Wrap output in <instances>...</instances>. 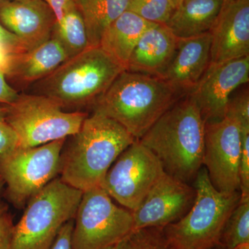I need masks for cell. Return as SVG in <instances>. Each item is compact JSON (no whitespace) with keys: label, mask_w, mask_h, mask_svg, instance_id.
<instances>
[{"label":"cell","mask_w":249,"mask_h":249,"mask_svg":"<svg viewBox=\"0 0 249 249\" xmlns=\"http://www.w3.org/2000/svg\"><path fill=\"white\" fill-rule=\"evenodd\" d=\"M70 137L62 149L59 178L83 192L101 186L111 165L136 140L121 124L97 111L88 114Z\"/></svg>","instance_id":"1"},{"label":"cell","mask_w":249,"mask_h":249,"mask_svg":"<svg viewBox=\"0 0 249 249\" xmlns=\"http://www.w3.org/2000/svg\"><path fill=\"white\" fill-rule=\"evenodd\" d=\"M205 121L191 95L165 111L139 139L160 160L165 173L188 183L203 165Z\"/></svg>","instance_id":"2"},{"label":"cell","mask_w":249,"mask_h":249,"mask_svg":"<svg viewBox=\"0 0 249 249\" xmlns=\"http://www.w3.org/2000/svg\"><path fill=\"white\" fill-rule=\"evenodd\" d=\"M159 76L123 71L92 106L140 139L156 121L183 96Z\"/></svg>","instance_id":"3"},{"label":"cell","mask_w":249,"mask_h":249,"mask_svg":"<svg viewBox=\"0 0 249 249\" xmlns=\"http://www.w3.org/2000/svg\"><path fill=\"white\" fill-rule=\"evenodd\" d=\"M124 71L99 46L89 47L34 83V93L53 100L62 109L92 107Z\"/></svg>","instance_id":"4"},{"label":"cell","mask_w":249,"mask_h":249,"mask_svg":"<svg viewBox=\"0 0 249 249\" xmlns=\"http://www.w3.org/2000/svg\"><path fill=\"white\" fill-rule=\"evenodd\" d=\"M194 188L196 199L190 211L178 222L163 228L176 249H211L220 245L226 223L240 200V191L216 189L204 167L194 179Z\"/></svg>","instance_id":"5"},{"label":"cell","mask_w":249,"mask_h":249,"mask_svg":"<svg viewBox=\"0 0 249 249\" xmlns=\"http://www.w3.org/2000/svg\"><path fill=\"white\" fill-rule=\"evenodd\" d=\"M83 192L57 177L28 201L13 232L12 249H49L62 227L74 219Z\"/></svg>","instance_id":"6"},{"label":"cell","mask_w":249,"mask_h":249,"mask_svg":"<svg viewBox=\"0 0 249 249\" xmlns=\"http://www.w3.org/2000/svg\"><path fill=\"white\" fill-rule=\"evenodd\" d=\"M88 116L85 111H65L47 96L23 93L6 106L5 121L17 134L19 147L29 148L71 137Z\"/></svg>","instance_id":"7"},{"label":"cell","mask_w":249,"mask_h":249,"mask_svg":"<svg viewBox=\"0 0 249 249\" xmlns=\"http://www.w3.org/2000/svg\"><path fill=\"white\" fill-rule=\"evenodd\" d=\"M132 211L116 206L101 186L83 192L73 219L72 249H103L133 231Z\"/></svg>","instance_id":"8"},{"label":"cell","mask_w":249,"mask_h":249,"mask_svg":"<svg viewBox=\"0 0 249 249\" xmlns=\"http://www.w3.org/2000/svg\"><path fill=\"white\" fill-rule=\"evenodd\" d=\"M67 139L39 146L18 147L0 159V178L11 200L25 204L60 173L62 149Z\"/></svg>","instance_id":"9"},{"label":"cell","mask_w":249,"mask_h":249,"mask_svg":"<svg viewBox=\"0 0 249 249\" xmlns=\"http://www.w3.org/2000/svg\"><path fill=\"white\" fill-rule=\"evenodd\" d=\"M165 173L155 154L136 139L111 165L101 187L111 199L132 212Z\"/></svg>","instance_id":"10"},{"label":"cell","mask_w":249,"mask_h":249,"mask_svg":"<svg viewBox=\"0 0 249 249\" xmlns=\"http://www.w3.org/2000/svg\"><path fill=\"white\" fill-rule=\"evenodd\" d=\"M242 137V127L231 118L205 123L203 165L213 186L219 191H240Z\"/></svg>","instance_id":"11"},{"label":"cell","mask_w":249,"mask_h":249,"mask_svg":"<svg viewBox=\"0 0 249 249\" xmlns=\"http://www.w3.org/2000/svg\"><path fill=\"white\" fill-rule=\"evenodd\" d=\"M196 196L194 187L165 173L132 211L133 231L178 222L191 209Z\"/></svg>","instance_id":"12"},{"label":"cell","mask_w":249,"mask_h":249,"mask_svg":"<svg viewBox=\"0 0 249 249\" xmlns=\"http://www.w3.org/2000/svg\"><path fill=\"white\" fill-rule=\"evenodd\" d=\"M249 81V55L217 65H210L189 94L206 122L222 120L231 94Z\"/></svg>","instance_id":"13"},{"label":"cell","mask_w":249,"mask_h":249,"mask_svg":"<svg viewBox=\"0 0 249 249\" xmlns=\"http://www.w3.org/2000/svg\"><path fill=\"white\" fill-rule=\"evenodd\" d=\"M210 34V65L248 56L249 0H224Z\"/></svg>","instance_id":"14"},{"label":"cell","mask_w":249,"mask_h":249,"mask_svg":"<svg viewBox=\"0 0 249 249\" xmlns=\"http://www.w3.org/2000/svg\"><path fill=\"white\" fill-rule=\"evenodd\" d=\"M55 23L44 0L0 1V24L17 36L27 51L49 40Z\"/></svg>","instance_id":"15"},{"label":"cell","mask_w":249,"mask_h":249,"mask_svg":"<svg viewBox=\"0 0 249 249\" xmlns=\"http://www.w3.org/2000/svg\"><path fill=\"white\" fill-rule=\"evenodd\" d=\"M68 59L59 41L52 36L35 48L14 55L4 76L15 89L27 88L49 76Z\"/></svg>","instance_id":"16"},{"label":"cell","mask_w":249,"mask_h":249,"mask_svg":"<svg viewBox=\"0 0 249 249\" xmlns=\"http://www.w3.org/2000/svg\"><path fill=\"white\" fill-rule=\"evenodd\" d=\"M210 32L180 39L176 53L160 78L185 95L196 88L211 63Z\"/></svg>","instance_id":"17"},{"label":"cell","mask_w":249,"mask_h":249,"mask_svg":"<svg viewBox=\"0 0 249 249\" xmlns=\"http://www.w3.org/2000/svg\"><path fill=\"white\" fill-rule=\"evenodd\" d=\"M179 40L165 24H154L142 34L125 71L161 77L176 53Z\"/></svg>","instance_id":"18"},{"label":"cell","mask_w":249,"mask_h":249,"mask_svg":"<svg viewBox=\"0 0 249 249\" xmlns=\"http://www.w3.org/2000/svg\"><path fill=\"white\" fill-rule=\"evenodd\" d=\"M155 24L126 10L107 29L99 47L126 70L129 58L142 34Z\"/></svg>","instance_id":"19"},{"label":"cell","mask_w":249,"mask_h":249,"mask_svg":"<svg viewBox=\"0 0 249 249\" xmlns=\"http://www.w3.org/2000/svg\"><path fill=\"white\" fill-rule=\"evenodd\" d=\"M224 0H183L165 25L178 38L210 32Z\"/></svg>","instance_id":"20"},{"label":"cell","mask_w":249,"mask_h":249,"mask_svg":"<svg viewBox=\"0 0 249 249\" xmlns=\"http://www.w3.org/2000/svg\"><path fill=\"white\" fill-rule=\"evenodd\" d=\"M89 47H98L107 27L127 10L129 0H76Z\"/></svg>","instance_id":"21"},{"label":"cell","mask_w":249,"mask_h":249,"mask_svg":"<svg viewBox=\"0 0 249 249\" xmlns=\"http://www.w3.org/2000/svg\"><path fill=\"white\" fill-rule=\"evenodd\" d=\"M52 36L59 41L69 58L76 56L89 47L84 19L78 9L55 23Z\"/></svg>","instance_id":"22"},{"label":"cell","mask_w":249,"mask_h":249,"mask_svg":"<svg viewBox=\"0 0 249 249\" xmlns=\"http://www.w3.org/2000/svg\"><path fill=\"white\" fill-rule=\"evenodd\" d=\"M246 244H249V197H240L226 223L220 245L235 249Z\"/></svg>","instance_id":"23"},{"label":"cell","mask_w":249,"mask_h":249,"mask_svg":"<svg viewBox=\"0 0 249 249\" xmlns=\"http://www.w3.org/2000/svg\"><path fill=\"white\" fill-rule=\"evenodd\" d=\"M113 249H176L165 237L163 228L149 227L132 231Z\"/></svg>","instance_id":"24"},{"label":"cell","mask_w":249,"mask_h":249,"mask_svg":"<svg viewBox=\"0 0 249 249\" xmlns=\"http://www.w3.org/2000/svg\"><path fill=\"white\" fill-rule=\"evenodd\" d=\"M177 7L173 0H129L127 11L148 22L165 24Z\"/></svg>","instance_id":"25"},{"label":"cell","mask_w":249,"mask_h":249,"mask_svg":"<svg viewBox=\"0 0 249 249\" xmlns=\"http://www.w3.org/2000/svg\"><path fill=\"white\" fill-rule=\"evenodd\" d=\"M25 51L22 41L0 24V72L4 75L11 58Z\"/></svg>","instance_id":"26"},{"label":"cell","mask_w":249,"mask_h":249,"mask_svg":"<svg viewBox=\"0 0 249 249\" xmlns=\"http://www.w3.org/2000/svg\"><path fill=\"white\" fill-rule=\"evenodd\" d=\"M226 116L240 124L242 129H249V92L245 89L230 98ZM225 116V117H226Z\"/></svg>","instance_id":"27"},{"label":"cell","mask_w":249,"mask_h":249,"mask_svg":"<svg viewBox=\"0 0 249 249\" xmlns=\"http://www.w3.org/2000/svg\"><path fill=\"white\" fill-rule=\"evenodd\" d=\"M239 178L241 197H249V129H242Z\"/></svg>","instance_id":"28"},{"label":"cell","mask_w":249,"mask_h":249,"mask_svg":"<svg viewBox=\"0 0 249 249\" xmlns=\"http://www.w3.org/2000/svg\"><path fill=\"white\" fill-rule=\"evenodd\" d=\"M19 147L17 134L6 121H0V159Z\"/></svg>","instance_id":"29"},{"label":"cell","mask_w":249,"mask_h":249,"mask_svg":"<svg viewBox=\"0 0 249 249\" xmlns=\"http://www.w3.org/2000/svg\"><path fill=\"white\" fill-rule=\"evenodd\" d=\"M14 224L6 210L0 212V249H12Z\"/></svg>","instance_id":"30"},{"label":"cell","mask_w":249,"mask_h":249,"mask_svg":"<svg viewBox=\"0 0 249 249\" xmlns=\"http://www.w3.org/2000/svg\"><path fill=\"white\" fill-rule=\"evenodd\" d=\"M53 11L56 22L61 20L62 18L73 10L78 9L75 0H44Z\"/></svg>","instance_id":"31"},{"label":"cell","mask_w":249,"mask_h":249,"mask_svg":"<svg viewBox=\"0 0 249 249\" xmlns=\"http://www.w3.org/2000/svg\"><path fill=\"white\" fill-rule=\"evenodd\" d=\"M73 228V219H71L62 227L49 249H72Z\"/></svg>","instance_id":"32"},{"label":"cell","mask_w":249,"mask_h":249,"mask_svg":"<svg viewBox=\"0 0 249 249\" xmlns=\"http://www.w3.org/2000/svg\"><path fill=\"white\" fill-rule=\"evenodd\" d=\"M19 93L8 83L4 73L0 72V105L9 106L16 101Z\"/></svg>","instance_id":"33"},{"label":"cell","mask_w":249,"mask_h":249,"mask_svg":"<svg viewBox=\"0 0 249 249\" xmlns=\"http://www.w3.org/2000/svg\"><path fill=\"white\" fill-rule=\"evenodd\" d=\"M4 183L3 182L2 180L0 178V212L6 210V207H5L4 205H3L2 201H1V191H2L3 186H4Z\"/></svg>","instance_id":"34"},{"label":"cell","mask_w":249,"mask_h":249,"mask_svg":"<svg viewBox=\"0 0 249 249\" xmlns=\"http://www.w3.org/2000/svg\"><path fill=\"white\" fill-rule=\"evenodd\" d=\"M5 115H6V106L0 105V121H5Z\"/></svg>","instance_id":"35"},{"label":"cell","mask_w":249,"mask_h":249,"mask_svg":"<svg viewBox=\"0 0 249 249\" xmlns=\"http://www.w3.org/2000/svg\"><path fill=\"white\" fill-rule=\"evenodd\" d=\"M211 249H227L225 248V247H223L222 245H219L217 246H216V247H213V248Z\"/></svg>","instance_id":"36"},{"label":"cell","mask_w":249,"mask_h":249,"mask_svg":"<svg viewBox=\"0 0 249 249\" xmlns=\"http://www.w3.org/2000/svg\"><path fill=\"white\" fill-rule=\"evenodd\" d=\"M173 1H175V3H176V4L178 5H178L181 4V1H183V0H173Z\"/></svg>","instance_id":"37"},{"label":"cell","mask_w":249,"mask_h":249,"mask_svg":"<svg viewBox=\"0 0 249 249\" xmlns=\"http://www.w3.org/2000/svg\"><path fill=\"white\" fill-rule=\"evenodd\" d=\"M114 246H111V247H107V248H105L103 249H113V248H114Z\"/></svg>","instance_id":"38"},{"label":"cell","mask_w":249,"mask_h":249,"mask_svg":"<svg viewBox=\"0 0 249 249\" xmlns=\"http://www.w3.org/2000/svg\"><path fill=\"white\" fill-rule=\"evenodd\" d=\"M0 1H19V0H0Z\"/></svg>","instance_id":"39"},{"label":"cell","mask_w":249,"mask_h":249,"mask_svg":"<svg viewBox=\"0 0 249 249\" xmlns=\"http://www.w3.org/2000/svg\"><path fill=\"white\" fill-rule=\"evenodd\" d=\"M75 1H76V0H75Z\"/></svg>","instance_id":"40"}]
</instances>
